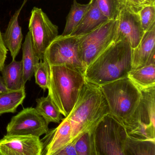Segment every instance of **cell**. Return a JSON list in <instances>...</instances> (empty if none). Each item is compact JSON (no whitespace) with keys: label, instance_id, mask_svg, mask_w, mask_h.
Segmentation results:
<instances>
[{"label":"cell","instance_id":"e0dca14e","mask_svg":"<svg viewBox=\"0 0 155 155\" xmlns=\"http://www.w3.org/2000/svg\"><path fill=\"white\" fill-rule=\"evenodd\" d=\"M22 50L23 82L26 85L27 81L31 80L35 68L40 61L33 47L29 32L26 35L25 41L22 44Z\"/></svg>","mask_w":155,"mask_h":155},{"label":"cell","instance_id":"52a82bcc","mask_svg":"<svg viewBox=\"0 0 155 155\" xmlns=\"http://www.w3.org/2000/svg\"><path fill=\"white\" fill-rule=\"evenodd\" d=\"M118 20H108L92 31L79 37V50L84 71L117 40Z\"/></svg>","mask_w":155,"mask_h":155},{"label":"cell","instance_id":"3957f363","mask_svg":"<svg viewBox=\"0 0 155 155\" xmlns=\"http://www.w3.org/2000/svg\"><path fill=\"white\" fill-rule=\"evenodd\" d=\"M50 68L48 96L57 109L66 117L72 110L86 82L84 73L66 65L50 66Z\"/></svg>","mask_w":155,"mask_h":155},{"label":"cell","instance_id":"8fae6325","mask_svg":"<svg viewBox=\"0 0 155 155\" xmlns=\"http://www.w3.org/2000/svg\"><path fill=\"white\" fill-rule=\"evenodd\" d=\"M43 145L39 137L7 135L0 140V155H41Z\"/></svg>","mask_w":155,"mask_h":155},{"label":"cell","instance_id":"d6986e66","mask_svg":"<svg viewBox=\"0 0 155 155\" xmlns=\"http://www.w3.org/2000/svg\"><path fill=\"white\" fill-rule=\"evenodd\" d=\"M127 77L140 91L155 87V63L131 69Z\"/></svg>","mask_w":155,"mask_h":155},{"label":"cell","instance_id":"d4e9b609","mask_svg":"<svg viewBox=\"0 0 155 155\" xmlns=\"http://www.w3.org/2000/svg\"><path fill=\"white\" fill-rule=\"evenodd\" d=\"M36 83L44 91L48 89L50 78V68L46 61H41L35 68L34 72Z\"/></svg>","mask_w":155,"mask_h":155},{"label":"cell","instance_id":"4316f807","mask_svg":"<svg viewBox=\"0 0 155 155\" xmlns=\"http://www.w3.org/2000/svg\"><path fill=\"white\" fill-rule=\"evenodd\" d=\"M144 32L147 31L155 23V5H150L141 8L138 12Z\"/></svg>","mask_w":155,"mask_h":155},{"label":"cell","instance_id":"cb8c5ba5","mask_svg":"<svg viewBox=\"0 0 155 155\" xmlns=\"http://www.w3.org/2000/svg\"><path fill=\"white\" fill-rule=\"evenodd\" d=\"M36 109L38 113L49 124L51 122L60 123L62 120L61 114L57 109L48 96L36 100Z\"/></svg>","mask_w":155,"mask_h":155},{"label":"cell","instance_id":"9a60e30c","mask_svg":"<svg viewBox=\"0 0 155 155\" xmlns=\"http://www.w3.org/2000/svg\"><path fill=\"white\" fill-rule=\"evenodd\" d=\"M28 0H24L21 7L13 15L3 37V41L7 48L11 52L12 60H15L22 46L23 35L19 24L18 18L21 10Z\"/></svg>","mask_w":155,"mask_h":155},{"label":"cell","instance_id":"7c38bea8","mask_svg":"<svg viewBox=\"0 0 155 155\" xmlns=\"http://www.w3.org/2000/svg\"><path fill=\"white\" fill-rule=\"evenodd\" d=\"M116 41L127 42L132 49L139 44L145 32L143 31L137 12L125 10L118 20Z\"/></svg>","mask_w":155,"mask_h":155},{"label":"cell","instance_id":"484cf974","mask_svg":"<svg viewBox=\"0 0 155 155\" xmlns=\"http://www.w3.org/2000/svg\"><path fill=\"white\" fill-rule=\"evenodd\" d=\"M73 142H75L77 155H95L91 130L84 132Z\"/></svg>","mask_w":155,"mask_h":155},{"label":"cell","instance_id":"277c9868","mask_svg":"<svg viewBox=\"0 0 155 155\" xmlns=\"http://www.w3.org/2000/svg\"><path fill=\"white\" fill-rule=\"evenodd\" d=\"M100 87L110 114L122 123L132 115L141 99V91L128 77Z\"/></svg>","mask_w":155,"mask_h":155},{"label":"cell","instance_id":"ba28073f","mask_svg":"<svg viewBox=\"0 0 155 155\" xmlns=\"http://www.w3.org/2000/svg\"><path fill=\"white\" fill-rule=\"evenodd\" d=\"M43 61L49 66L66 65L85 72L79 50L78 36H58L46 50Z\"/></svg>","mask_w":155,"mask_h":155},{"label":"cell","instance_id":"30bf717a","mask_svg":"<svg viewBox=\"0 0 155 155\" xmlns=\"http://www.w3.org/2000/svg\"><path fill=\"white\" fill-rule=\"evenodd\" d=\"M48 125L35 108H26L12 118L6 128L7 134L40 137L48 132Z\"/></svg>","mask_w":155,"mask_h":155},{"label":"cell","instance_id":"ffe728a7","mask_svg":"<svg viewBox=\"0 0 155 155\" xmlns=\"http://www.w3.org/2000/svg\"><path fill=\"white\" fill-rule=\"evenodd\" d=\"M96 2L100 10L108 20H117L125 10L137 13L139 12L126 0H96Z\"/></svg>","mask_w":155,"mask_h":155},{"label":"cell","instance_id":"83f0119b","mask_svg":"<svg viewBox=\"0 0 155 155\" xmlns=\"http://www.w3.org/2000/svg\"><path fill=\"white\" fill-rule=\"evenodd\" d=\"M8 51V48L4 43L3 36L0 30V71L5 65Z\"/></svg>","mask_w":155,"mask_h":155},{"label":"cell","instance_id":"44dd1931","mask_svg":"<svg viewBox=\"0 0 155 155\" xmlns=\"http://www.w3.org/2000/svg\"><path fill=\"white\" fill-rule=\"evenodd\" d=\"M25 87L18 90H9L0 93V115L14 113L26 97Z\"/></svg>","mask_w":155,"mask_h":155},{"label":"cell","instance_id":"6da1fadb","mask_svg":"<svg viewBox=\"0 0 155 155\" xmlns=\"http://www.w3.org/2000/svg\"><path fill=\"white\" fill-rule=\"evenodd\" d=\"M132 49L127 42L112 43L86 68V81L101 86L128 77L132 69Z\"/></svg>","mask_w":155,"mask_h":155},{"label":"cell","instance_id":"7402d4cb","mask_svg":"<svg viewBox=\"0 0 155 155\" xmlns=\"http://www.w3.org/2000/svg\"><path fill=\"white\" fill-rule=\"evenodd\" d=\"M124 155H155V140L139 139L128 136Z\"/></svg>","mask_w":155,"mask_h":155},{"label":"cell","instance_id":"9c48e42d","mask_svg":"<svg viewBox=\"0 0 155 155\" xmlns=\"http://www.w3.org/2000/svg\"><path fill=\"white\" fill-rule=\"evenodd\" d=\"M32 44L40 60H43L46 50L58 36V28L41 9L34 7L29 23Z\"/></svg>","mask_w":155,"mask_h":155},{"label":"cell","instance_id":"8992f818","mask_svg":"<svg viewBox=\"0 0 155 155\" xmlns=\"http://www.w3.org/2000/svg\"><path fill=\"white\" fill-rule=\"evenodd\" d=\"M141 92L137 107L122 124L129 137L155 140V87Z\"/></svg>","mask_w":155,"mask_h":155},{"label":"cell","instance_id":"5b68a950","mask_svg":"<svg viewBox=\"0 0 155 155\" xmlns=\"http://www.w3.org/2000/svg\"><path fill=\"white\" fill-rule=\"evenodd\" d=\"M95 155H124L127 133L111 114L105 115L91 130Z\"/></svg>","mask_w":155,"mask_h":155},{"label":"cell","instance_id":"f1b7e54d","mask_svg":"<svg viewBox=\"0 0 155 155\" xmlns=\"http://www.w3.org/2000/svg\"><path fill=\"white\" fill-rule=\"evenodd\" d=\"M130 5L139 11L140 10L150 5H155V0H126Z\"/></svg>","mask_w":155,"mask_h":155},{"label":"cell","instance_id":"5bb4252c","mask_svg":"<svg viewBox=\"0 0 155 155\" xmlns=\"http://www.w3.org/2000/svg\"><path fill=\"white\" fill-rule=\"evenodd\" d=\"M155 23L144 33L139 44L132 49V69L155 63Z\"/></svg>","mask_w":155,"mask_h":155},{"label":"cell","instance_id":"ac0fdd59","mask_svg":"<svg viewBox=\"0 0 155 155\" xmlns=\"http://www.w3.org/2000/svg\"><path fill=\"white\" fill-rule=\"evenodd\" d=\"M0 72L8 90H18L25 87L21 61L12 60L9 64L4 65Z\"/></svg>","mask_w":155,"mask_h":155},{"label":"cell","instance_id":"4dcf8cb0","mask_svg":"<svg viewBox=\"0 0 155 155\" xmlns=\"http://www.w3.org/2000/svg\"><path fill=\"white\" fill-rule=\"evenodd\" d=\"M8 90H9L8 89L5 85L2 76H0V93L5 92Z\"/></svg>","mask_w":155,"mask_h":155},{"label":"cell","instance_id":"4fadbf2b","mask_svg":"<svg viewBox=\"0 0 155 155\" xmlns=\"http://www.w3.org/2000/svg\"><path fill=\"white\" fill-rule=\"evenodd\" d=\"M41 140L43 145L41 155H55L71 141L70 122L67 117L55 128L49 129Z\"/></svg>","mask_w":155,"mask_h":155},{"label":"cell","instance_id":"7a4b0ae2","mask_svg":"<svg viewBox=\"0 0 155 155\" xmlns=\"http://www.w3.org/2000/svg\"><path fill=\"white\" fill-rule=\"evenodd\" d=\"M108 113V106L100 87L86 81L72 110L66 117L70 122L71 141L91 130Z\"/></svg>","mask_w":155,"mask_h":155},{"label":"cell","instance_id":"603a6c76","mask_svg":"<svg viewBox=\"0 0 155 155\" xmlns=\"http://www.w3.org/2000/svg\"><path fill=\"white\" fill-rule=\"evenodd\" d=\"M91 1L87 4L78 3L77 0H74L71 8L67 18L66 24L62 35H70L74 29L81 21V20L90 7Z\"/></svg>","mask_w":155,"mask_h":155},{"label":"cell","instance_id":"2e32d148","mask_svg":"<svg viewBox=\"0 0 155 155\" xmlns=\"http://www.w3.org/2000/svg\"><path fill=\"white\" fill-rule=\"evenodd\" d=\"M91 1V4L87 13L70 35L80 36L84 35L108 21L100 10L96 0Z\"/></svg>","mask_w":155,"mask_h":155},{"label":"cell","instance_id":"f546056e","mask_svg":"<svg viewBox=\"0 0 155 155\" xmlns=\"http://www.w3.org/2000/svg\"><path fill=\"white\" fill-rule=\"evenodd\" d=\"M55 155H77L75 142H70L64 148L58 151Z\"/></svg>","mask_w":155,"mask_h":155}]
</instances>
